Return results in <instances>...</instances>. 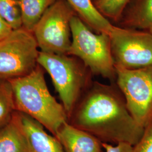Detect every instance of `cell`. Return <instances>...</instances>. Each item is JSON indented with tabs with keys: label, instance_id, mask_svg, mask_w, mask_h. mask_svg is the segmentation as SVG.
Here are the masks:
<instances>
[{
	"label": "cell",
	"instance_id": "6da1fadb",
	"mask_svg": "<svg viewBox=\"0 0 152 152\" xmlns=\"http://www.w3.org/2000/svg\"><path fill=\"white\" fill-rule=\"evenodd\" d=\"M68 120L102 142L113 145L134 146L145 131L131 115L122 94L113 86L98 82L79 100Z\"/></svg>",
	"mask_w": 152,
	"mask_h": 152
},
{
	"label": "cell",
	"instance_id": "7a4b0ae2",
	"mask_svg": "<svg viewBox=\"0 0 152 152\" xmlns=\"http://www.w3.org/2000/svg\"><path fill=\"white\" fill-rule=\"evenodd\" d=\"M45 70L39 65L29 74L10 80L16 111L31 117L56 135L60 127L68 122L62 104L49 91Z\"/></svg>",
	"mask_w": 152,
	"mask_h": 152
},
{
	"label": "cell",
	"instance_id": "3957f363",
	"mask_svg": "<svg viewBox=\"0 0 152 152\" xmlns=\"http://www.w3.org/2000/svg\"><path fill=\"white\" fill-rule=\"evenodd\" d=\"M37 63L51 77L69 119L91 72L80 59L70 55L39 51Z\"/></svg>",
	"mask_w": 152,
	"mask_h": 152
},
{
	"label": "cell",
	"instance_id": "277c9868",
	"mask_svg": "<svg viewBox=\"0 0 152 152\" xmlns=\"http://www.w3.org/2000/svg\"><path fill=\"white\" fill-rule=\"evenodd\" d=\"M72 43L68 55L81 60L91 73L110 80L116 78L110 35L96 33L77 15L71 22Z\"/></svg>",
	"mask_w": 152,
	"mask_h": 152
},
{
	"label": "cell",
	"instance_id": "5b68a950",
	"mask_svg": "<svg viewBox=\"0 0 152 152\" xmlns=\"http://www.w3.org/2000/svg\"><path fill=\"white\" fill-rule=\"evenodd\" d=\"M38 49L33 32L23 27L0 39V79L10 81L31 73L38 65Z\"/></svg>",
	"mask_w": 152,
	"mask_h": 152
},
{
	"label": "cell",
	"instance_id": "8992f818",
	"mask_svg": "<svg viewBox=\"0 0 152 152\" xmlns=\"http://www.w3.org/2000/svg\"><path fill=\"white\" fill-rule=\"evenodd\" d=\"M75 15L65 0H56L49 7L33 31L40 51L68 55L72 43L71 22Z\"/></svg>",
	"mask_w": 152,
	"mask_h": 152
},
{
	"label": "cell",
	"instance_id": "52a82bcc",
	"mask_svg": "<svg viewBox=\"0 0 152 152\" xmlns=\"http://www.w3.org/2000/svg\"><path fill=\"white\" fill-rule=\"evenodd\" d=\"M115 68L117 84L127 109L145 129L152 122V66L134 69Z\"/></svg>",
	"mask_w": 152,
	"mask_h": 152
},
{
	"label": "cell",
	"instance_id": "ba28073f",
	"mask_svg": "<svg viewBox=\"0 0 152 152\" xmlns=\"http://www.w3.org/2000/svg\"><path fill=\"white\" fill-rule=\"evenodd\" d=\"M115 67L134 69L152 66V34L114 26L110 34Z\"/></svg>",
	"mask_w": 152,
	"mask_h": 152
},
{
	"label": "cell",
	"instance_id": "9c48e42d",
	"mask_svg": "<svg viewBox=\"0 0 152 152\" xmlns=\"http://www.w3.org/2000/svg\"><path fill=\"white\" fill-rule=\"evenodd\" d=\"M64 152H105L102 142L68 122L60 127L55 136Z\"/></svg>",
	"mask_w": 152,
	"mask_h": 152
},
{
	"label": "cell",
	"instance_id": "30bf717a",
	"mask_svg": "<svg viewBox=\"0 0 152 152\" xmlns=\"http://www.w3.org/2000/svg\"><path fill=\"white\" fill-rule=\"evenodd\" d=\"M31 152H64L58 139L48 134L44 127L26 114L18 112Z\"/></svg>",
	"mask_w": 152,
	"mask_h": 152
},
{
	"label": "cell",
	"instance_id": "8fae6325",
	"mask_svg": "<svg viewBox=\"0 0 152 152\" xmlns=\"http://www.w3.org/2000/svg\"><path fill=\"white\" fill-rule=\"evenodd\" d=\"M117 26L148 31L152 27V0H131Z\"/></svg>",
	"mask_w": 152,
	"mask_h": 152
},
{
	"label": "cell",
	"instance_id": "7c38bea8",
	"mask_svg": "<svg viewBox=\"0 0 152 152\" xmlns=\"http://www.w3.org/2000/svg\"><path fill=\"white\" fill-rule=\"evenodd\" d=\"M85 24L96 33L109 34L114 25L96 8L93 0H65Z\"/></svg>",
	"mask_w": 152,
	"mask_h": 152
},
{
	"label": "cell",
	"instance_id": "4fadbf2b",
	"mask_svg": "<svg viewBox=\"0 0 152 152\" xmlns=\"http://www.w3.org/2000/svg\"><path fill=\"white\" fill-rule=\"evenodd\" d=\"M0 152H31L17 111L0 129Z\"/></svg>",
	"mask_w": 152,
	"mask_h": 152
},
{
	"label": "cell",
	"instance_id": "5bb4252c",
	"mask_svg": "<svg viewBox=\"0 0 152 152\" xmlns=\"http://www.w3.org/2000/svg\"><path fill=\"white\" fill-rule=\"evenodd\" d=\"M56 0H19L22 27L33 32L44 13Z\"/></svg>",
	"mask_w": 152,
	"mask_h": 152
},
{
	"label": "cell",
	"instance_id": "9a60e30c",
	"mask_svg": "<svg viewBox=\"0 0 152 152\" xmlns=\"http://www.w3.org/2000/svg\"><path fill=\"white\" fill-rule=\"evenodd\" d=\"M15 112L11 83L0 79V129L11 120Z\"/></svg>",
	"mask_w": 152,
	"mask_h": 152
},
{
	"label": "cell",
	"instance_id": "2e32d148",
	"mask_svg": "<svg viewBox=\"0 0 152 152\" xmlns=\"http://www.w3.org/2000/svg\"><path fill=\"white\" fill-rule=\"evenodd\" d=\"M131 0H95L99 12L112 24H118Z\"/></svg>",
	"mask_w": 152,
	"mask_h": 152
},
{
	"label": "cell",
	"instance_id": "e0dca14e",
	"mask_svg": "<svg viewBox=\"0 0 152 152\" xmlns=\"http://www.w3.org/2000/svg\"><path fill=\"white\" fill-rule=\"evenodd\" d=\"M0 17L13 29L22 27L19 0H0Z\"/></svg>",
	"mask_w": 152,
	"mask_h": 152
},
{
	"label": "cell",
	"instance_id": "ac0fdd59",
	"mask_svg": "<svg viewBox=\"0 0 152 152\" xmlns=\"http://www.w3.org/2000/svg\"><path fill=\"white\" fill-rule=\"evenodd\" d=\"M132 152H152V122L145 129L140 140L133 146Z\"/></svg>",
	"mask_w": 152,
	"mask_h": 152
},
{
	"label": "cell",
	"instance_id": "d6986e66",
	"mask_svg": "<svg viewBox=\"0 0 152 152\" xmlns=\"http://www.w3.org/2000/svg\"><path fill=\"white\" fill-rule=\"evenodd\" d=\"M105 152H132L133 146L126 143H120L113 145L108 143L102 142Z\"/></svg>",
	"mask_w": 152,
	"mask_h": 152
},
{
	"label": "cell",
	"instance_id": "ffe728a7",
	"mask_svg": "<svg viewBox=\"0 0 152 152\" xmlns=\"http://www.w3.org/2000/svg\"><path fill=\"white\" fill-rule=\"evenodd\" d=\"M12 30V28L0 17V39L8 36Z\"/></svg>",
	"mask_w": 152,
	"mask_h": 152
},
{
	"label": "cell",
	"instance_id": "44dd1931",
	"mask_svg": "<svg viewBox=\"0 0 152 152\" xmlns=\"http://www.w3.org/2000/svg\"><path fill=\"white\" fill-rule=\"evenodd\" d=\"M148 31H149V32H150L152 34V27L150 29H149Z\"/></svg>",
	"mask_w": 152,
	"mask_h": 152
},
{
	"label": "cell",
	"instance_id": "7402d4cb",
	"mask_svg": "<svg viewBox=\"0 0 152 152\" xmlns=\"http://www.w3.org/2000/svg\"><path fill=\"white\" fill-rule=\"evenodd\" d=\"M93 1H95V0H93Z\"/></svg>",
	"mask_w": 152,
	"mask_h": 152
}]
</instances>
